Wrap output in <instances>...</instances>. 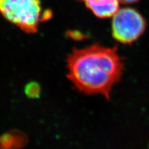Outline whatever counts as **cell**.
Segmentation results:
<instances>
[{"label": "cell", "mask_w": 149, "mask_h": 149, "mask_svg": "<svg viewBox=\"0 0 149 149\" xmlns=\"http://www.w3.org/2000/svg\"><path fill=\"white\" fill-rule=\"evenodd\" d=\"M28 142V137L21 130H9L0 136V149H21Z\"/></svg>", "instance_id": "5"}, {"label": "cell", "mask_w": 149, "mask_h": 149, "mask_svg": "<svg viewBox=\"0 0 149 149\" xmlns=\"http://www.w3.org/2000/svg\"><path fill=\"white\" fill-rule=\"evenodd\" d=\"M147 23L137 10L125 8L115 14L112 22V35L123 44H130L137 40L145 31Z\"/></svg>", "instance_id": "3"}, {"label": "cell", "mask_w": 149, "mask_h": 149, "mask_svg": "<svg viewBox=\"0 0 149 149\" xmlns=\"http://www.w3.org/2000/svg\"><path fill=\"white\" fill-rule=\"evenodd\" d=\"M25 94L29 98H38L40 94V87L38 83L31 82L26 86Z\"/></svg>", "instance_id": "6"}, {"label": "cell", "mask_w": 149, "mask_h": 149, "mask_svg": "<svg viewBox=\"0 0 149 149\" xmlns=\"http://www.w3.org/2000/svg\"><path fill=\"white\" fill-rule=\"evenodd\" d=\"M0 14L27 34H35L40 24L49 20L51 11L44 10L40 0H0Z\"/></svg>", "instance_id": "2"}, {"label": "cell", "mask_w": 149, "mask_h": 149, "mask_svg": "<svg viewBox=\"0 0 149 149\" xmlns=\"http://www.w3.org/2000/svg\"><path fill=\"white\" fill-rule=\"evenodd\" d=\"M67 68L68 80L78 91L109 100L112 90L123 76L124 63L115 47L94 44L74 49L68 55Z\"/></svg>", "instance_id": "1"}, {"label": "cell", "mask_w": 149, "mask_h": 149, "mask_svg": "<svg viewBox=\"0 0 149 149\" xmlns=\"http://www.w3.org/2000/svg\"><path fill=\"white\" fill-rule=\"evenodd\" d=\"M97 17H113L119 11V0H80Z\"/></svg>", "instance_id": "4"}, {"label": "cell", "mask_w": 149, "mask_h": 149, "mask_svg": "<svg viewBox=\"0 0 149 149\" xmlns=\"http://www.w3.org/2000/svg\"><path fill=\"white\" fill-rule=\"evenodd\" d=\"M139 1V0H119V1L125 4H133L135 3H137Z\"/></svg>", "instance_id": "7"}]
</instances>
